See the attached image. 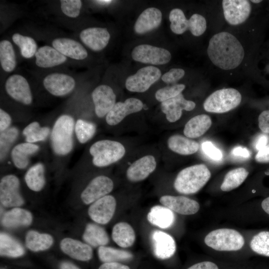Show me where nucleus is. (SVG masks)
<instances>
[{
	"label": "nucleus",
	"mask_w": 269,
	"mask_h": 269,
	"mask_svg": "<svg viewBox=\"0 0 269 269\" xmlns=\"http://www.w3.org/2000/svg\"><path fill=\"white\" fill-rule=\"evenodd\" d=\"M209 60L217 68L230 71L239 67L245 57V48L232 33L221 31L210 39L207 49Z\"/></svg>",
	"instance_id": "1"
},
{
	"label": "nucleus",
	"mask_w": 269,
	"mask_h": 269,
	"mask_svg": "<svg viewBox=\"0 0 269 269\" xmlns=\"http://www.w3.org/2000/svg\"><path fill=\"white\" fill-rule=\"evenodd\" d=\"M75 121L69 114H62L55 120L50 134V144L54 153L59 156L69 154L74 147Z\"/></svg>",
	"instance_id": "2"
},
{
	"label": "nucleus",
	"mask_w": 269,
	"mask_h": 269,
	"mask_svg": "<svg viewBox=\"0 0 269 269\" xmlns=\"http://www.w3.org/2000/svg\"><path fill=\"white\" fill-rule=\"evenodd\" d=\"M210 177V171L205 164L192 165L178 173L174 182V187L181 194H194L207 183Z\"/></svg>",
	"instance_id": "3"
},
{
	"label": "nucleus",
	"mask_w": 269,
	"mask_h": 269,
	"mask_svg": "<svg viewBox=\"0 0 269 269\" xmlns=\"http://www.w3.org/2000/svg\"><path fill=\"white\" fill-rule=\"evenodd\" d=\"M92 163L95 166L104 167L122 159L126 153L124 146L120 142L110 139L96 141L89 148Z\"/></svg>",
	"instance_id": "4"
},
{
	"label": "nucleus",
	"mask_w": 269,
	"mask_h": 269,
	"mask_svg": "<svg viewBox=\"0 0 269 269\" xmlns=\"http://www.w3.org/2000/svg\"><path fill=\"white\" fill-rule=\"evenodd\" d=\"M242 101V95L234 88L218 90L210 94L203 103L204 110L210 113H224L238 107Z\"/></svg>",
	"instance_id": "5"
},
{
	"label": "nucleus",
	"mask_w": 269,
	"mask_h": 269,
	"mask_svg": "<svg viewBox=\"0 0 269 269\" xmlns=\"http://www.w3.org/2000/svg\"><path fill=\"white\" fill-rule=\"evenodd\" d=\"M206 245L220 251H233L240 250L244 245L242 235L235 230L219 229L213 230L204 239Z\"/></svg>",
	"instance_id": "6"
},
{
	"label": "nucleus",
	"mask_w": 269,
	"mask_h": 269,
	"mask_svg": "<svg viewBox=\"0 0 269 269\" xmlns=\"http://www.w3.org/2000/svg\"><path fill=\"white\" fill-rule=\"evenodd\" d=\"M161 75L160 70L156 67H144L138 70L134 74L128 77L125 86L130 92H144L159 80Z\"/></svg>",
	"instance_id": "7"
},
{
	"label": "nucleus",
	"mask_w": 269,
	"mask_h": 269,
	"mask_svg": "<svg viewBox=\"0 0 269 269\" xmlns=\"http://www.w3.org/2000/svg\"><path fill=\"white\" fill-rule=\"evenodd\" d=\"M20 181L14 174L3 176L0 181V201L5 207H18L24 201L20 191Z\"/></svg>",
	"instance_id": "8"
},
{
	"label": "nucleus",
	"mask_w": 269,
	"mask_h": 269,
	"mask_svg": "<svg viewBox=\"0 0 269 269\" xmlns=\"http://www.w3.org/2000/svg\"><path fill=\"white\" fill-rule=\"evenodd\" d=\"M4 88L7 94L14 101L24 105H30L33 95L30 85L22 75L14 74L5 80Z\"/></svg>",
	"instance_id": "9"
},
{
	"label": "nucleus",
	"mask_w": 269,
	"mask_h": 269,
	"mask_svg": "<svg viewBox=\"0 0 269 269\" xmlns=\"http://www.w3.org/2000/svg\"><path fill=\"white\" fill-rule=\"evenodd\" d=\"M42 84L49 94L59 97L70 94L76 87V81L72 76L59 72L47 75L43 78Z\"/></svg>",
	"instance_id": "10"
},
{
	"label": "nucleus",
	"mask_w": 269,
	"mask_h": 269,
	"mask_svg": "<svg viewBox=\"0 0 269 269\" xmlns=\"http://www.w3.org/2000/svg\"><path fill=\"white\" fill-rule=\"evenodd\" d=\"M251 2L247 0H223L222 8L226 21L233 26L246 21L252 12Z\"/></svg>",
	"instance_id": "11"
},
{
	"label": "nucleus",
	"mask_w": 269,
	"mask_h": 269,
	"mask_svg": "<svg viewBox=\"0 0 269 269\" xmlns=\"http://www.w3.org/2000/svg\"><path fill=\"white\" fill-rule=\"evenodd\" d=\"M132 58L137 62L153 65H163L171 59L170 52L163 48L148 44L135 46L132 52Z\"/></svg>",
	"instance_id": "12"
},
{
	"label": "nucleus",
	"mask_w": 269,
	"mask_h": 269,
	"mask_svg": "<svg viewBox=\"0 0 269 269\" xmlns=\"http://www.w3.org/2000/svg\"><path fill=\"white\" fill-rule=\"evenodd\" d=\"M113 188L114 182L110 177L105 175L97 176L82 191L80 195L81 199L86 205L91 204L107 195Z\"/></svg>",
	"instance_id": "13"
},
{
	"label": "nucleus",
	"mask_w": 269,
	"mask_h": 269,
	"mask_svg": "<svg viewBox=\"0 0 269 269\" xmlns=\"http://www.w3.org/2000/svg\"><path fill=\"white\" fill-rule=\"evenodd\" d=\"M115 198L111 195H106L91 204L88 215L95 222L105 225L113 218L116 208Z\"/></svg>",
	"instance_id": "14"
},
{
	"label": "nucleus",
	"mask_w": 269,
	"mask_h": 269,
	"mask_svg": "<svg viewBox=\"0 0 269 269\" xmlns=\"http://www.w3.org/2000/svg\"><path fill=\"white\" fill-rule=\"evenodd\" d=\"M143 107L142 101L135 98H128L124 102H118L106 116V122L109 126H116L126 116L140 111Z\"/></svg>",
	"instance_id": "15"
},
{
	"label": "nucleus",
	"mask_w": 269,
	"mask_h": 269,
	"mask_svg": "<svg viewBox=\"0 0 269 269\" xmlns=\"http://www.w3.org/2000/svg\"><path fill=\"white\" fill-rule=\"evenodd\" d=\"M96 116L102 118L113 108L116 103V96L113 89L107 85H100L92 93Z\"/></svg>",
	"instance_id": "16"
},
{
	"label": "nucleus",
	"mask_w": 269,
	"mask_h": 269,
	"mask_svg": "<svg viewBox=\"0 0 269 269\" xmlns=\"http://www.w3.org/2000/svg\"><path fill=\"white\" fill-rule=\"evenodd\" d=\"M110 34L106 28L90 27L81 30L79 38L82 43L94 51H100L108 44Z\"/></svg>",
	"instance_id": "17"
},
{
	"label": "nucleus",
	"mask_w": 269,
	"mask_h": 269,
	"mask_svg": "<svg viewBox=\"0 0 269 269\" xmlns=\"http://www.w3.org/2000/svg\"><path fill=\"white\" fill-rule=\"evenodd\" d=\"M196 106L195 103L185 99L182 93L176 97L161 103V109L167 120L173 123L181 117L182 111H191Z\"/></svg>",
	"instance_id": "18"
},
{
	"label": "nucleus",
	"mask_w": 269,
	"mask_h": 269,
	"mask_svg": "<svg viewBox=\"0 0 269 269\" xmlns=\"http://www.w3.org/2000/svg\"><path fill=\"white\" fill-rule=\"evenodd\" d=\"M151 241L154 255L160 260L171 258L176 251V244L170 235L159 230L151 234Z\"/></svg>",
	"instance_id": "19"
},
{
	"label": "nucleus",
	"mask_w": 269,
	"mask_h": 269,
	"mask_svg": "<svg viewBox=\"0 0 269 269\" xmlns=\"http://www.w3.org/2000/svg\"><path fill=\"white\" fill-rule=\"evenodd\" d=\"M156 167V161L152 155H144L132 163L126 172L128 179L138 182L146 179Z\"/></svg>",
	"instance_id": "20"
},
{
	"label": "nucleus",
	"mask_w": 269,
	"mask_h": 269,
	"mask_svg": "<svg viewBox=\"0 0 269 269\" xmlns=\"http://www.w3.org/2000/svg\"><path fill=\"white\" fill-rule=\"evenodd\" d=\"M52 46L67 58L83 60L88 56L86 48L80 42L68 37H57L52 41Z\"/></svg>",
	"instance_id": "21"
},
{
	"label": "nucleus",
	"mask_w": 269,
	"mask_h": 269,
	"mask_svg": "<svg viewBox=\"0 0 269 269\" xmlns=\"http://www.w3.org/2000/svg\"><path fill=\"white\" fill-rule=\"evenodd\" d=\"M159 202L171 210L182 215L194 214L200 208L197 201L183 196L164 195L160 198Z\"/></svg>",
	"instance_id": "22"
},
{
	"label": "nucleus",
	"mask_w": 269,
	"mask_h": 269,
	"mask_svg": "<svg viewBox=\"0 0 269 269\" xmlns=\"http://www.w3.org/2000/svg\"><path fill=\"white\" fill-rule=\"evenodd\" d=\"M60 247L64 253L78 261H88L93 257V249L91 246L74 239H63L60 242Z\"/></svg>",
	"instance_id": "23"
},
{
	"label": "nucleus",
	"mask_w": 269,
	"mask_h": 269,
	"mask_svg": "<svg viewBox=\"0 0 269 269\" xmlns=\"http://www.w3.org/2000/svg\"><path fill=\"white\" fill-rule=\"evenodd\" d=\"M35 63L41 68H50L66 63L67 58L52 46L39 47L35 54Z\"/></svg>",
	"instance_id": "24"
},
{
	"label": "nucleus",
	"mask_w": 269,
	"mask_h": 269,
	"mask_svg": "<svg viewBox=\"0 0 269 269\" xmlns=\"http://www.w3.org/2000/svg\"><path fill=\"white\" fill-rule=\"evenodd\" d=\"M40 149L36 143L20 142L15 145L10 150V157L14 166L18 169L26 168L32 156Z\"/></svg>",
	"instance_id": "25"
},
{
	"label": "nucleus",
	"mask_w": 269,
	"mask_h": 269,
	"mask_svg": "<svg viewBox=\"0 0 269 269\" xmlns=\"http://www.w3.org/2000/svg\"><path fill=\"white\" fill-rule=\"evenodd\" d=\"M162 21V13L155 7H149L144 10L137 18L134 25V30L138 34H142L157 28Z\"/></svg>",
	"instance_id": "26"
},
{
	"label": "nucleus",
	"mask_w": 269,
	"mask_h": 269,
	"mask_svg": "<svg viewBox=\"0 0 269 269\" xmlns=\"http://www.w3.org/2000/svg\"><path fill=\"white\" fill-rule=\"evenodd\" d=\"M33 220L29 211L19 207H14L6 212L1 219L2 225L7 228H17L31 225Z\"/></svg>",
	"instance_id": "27"
},
{
	"label": "nucleus",
	"mask_w": 269,
	"mask_h": 269,
	"mask_svg": "<svg viewBox=\"0 0 269 269\" xmlns=\"http://www.w3.org/2000/svg\"><path fill=\"white\" fill-rule=\"evenodd\" d=\"M147 219L153 225L162 229H166L174 224L175 217L170 209L165 206L155 205L148 213Z\"/></svg>",
	"instance_id": "28"
},
{
	"label": "nucleus",
	"mask_w": 269,
	"mask_h": 269,
	"mask_svg": "<svg viewBox=\"0 0 269 269\" xmlns=\"http://www.w3.org/2000/svg\"><path fill=\"white\" fill-rule=\"evenodd\" d=\"M211 125L212 121L209 116L205 114L198 115L187 122L183 133L188 138H197L204 134Z\"/></svg>",
	"instance_id": "29"
},
{
	"label": "nucleus",
	"mask_w": 269,
	"mask_h": 269,
	"mask_svg": "<svg viewBox=\"0 0 269 269\" xmlns=\"http://www.w3.org/2000/svg\"><path fill=\"white\" fill-rule=\"evenodd\" d=\"M167 145L171 151L184 155L194 154L199 148L197 142L179 134L170 136L167 140Z\"/></svg>",
	"instance_id": "30"
},
{
	"label": "nucleus",
	"mask_w": 269,
	"mask_h": 269,
	"mask_svg": "<svg viewBox=\"0 0 269 269\" xmlns=\"http://www.w3.org/2000/svg\"><path fill=\"white\" fill-rule=\"evenodd\" d=\"M45 169L44 164L37 162L26 171L24 180L28 188L34 192L43 189L46 183Z\"/></svg>",
	"instance_id": "31"
},
{
	"label": "nucleus",
	"mask_w": 269,
	"mask_h": 269,
	"mask_svg": "<svg viewBox=\"0 0 269 269\" xmlns=\"http://www.w3.org/2000/svg\"><path fill=\"white\" fill-rule=\"evenodd\" d=\"M113 240L120 247L128 248L135 242V234L133 227L126 222H119L113 228Z\"/></svg>",
	"instance_id": "32"
},
{
	"label": "nucleus",
	"mask_w": 269,
	"mask_h": 269,
	"mask_svg": "<svg viewBox=\"0 0 269 269\" xmlns=\"http://www.w3.org/2000/svg\"><path fill=\"white\" fill-rule=\"evenodd\" d=\"M26 247L34 252L45 251L53 245V237L47 233H40L34 230L28 231L25 236Z\"/></svg>",
	"instance_id": "33"
},
{
	"label": "nucleus",
	"mask_w": 269,
	"mask_h": 269,
	"mask_svg": "<svg viewBox=\"0 0 269 269\" xmlns=\"http://www.w3.org/2000/svg\"><path fill=\"white\" fill-rule=\"evenodd\" d=\"M82 238L86 243L93 247L105 246L109 242V237L105 230L93 223L86 225Z\"/></svg>",
	"instance_id": "34"
},
{
	"label": "nucleus",
	"mask_w": 269,
	"mask_h": 269,
	"mask_svg": "<svg viewBox=\"0 0 269 269\" xmlns=\"http://www.w3.org/2000/svg\"><path fill=\"white\" fill-rule=\"evenodd\" d=\"M25 253L21 244L10 235L1 232L0 234V254L1 256L18 258Z\"/></svg>",
	"instance_id": "35"
},
{
	"label": "nucleus",
	"mask_w": 269,
	"mask_h": 269,
	"mask_svg": "<svg viewBox=\"0 0 269 269\" xmlns=\"http://www.w3.org/2000/svg\"><path fill=\"white\" fill-rule=\"evenodd\" d=\"M0 64L2 70L7 73L14 71L17 65L14 47L7 39L0 41Z\"/></svg>",
	"instance_id": "36"
},
{
	"label": "nucleus",
	"mask_w": 269,
	"mask_h": 269,
	"mask_svg": "<svg viewBox=\"0 0 269 269\" xmlns=\"http://www.w3.org/2000/svg\"><path fill=\"white\" fill-rule=\"evenodd\" d=\"M51 130L48 127H41L37 121H33L22 130V134L26 142L36 143L44 141L50 135Z\"/></svg>",
	"instance_id": "37"
},
{
	"label": "nucleus",
	"mask_w": 269,
	"mask_h": 269,
	"mask_svg": "<svg viewBox=\"0 0 269 269\" xmlns=\"http://www.w3.org/2000/svg\"><path fill=\"white\" fill-rule=\"evenodd\" d=\"M11 38L13 42L18 47L23 58L30 59L34 57L38 48L33 38L19 33H14Z\"/></svg>",
	"instance_id": "38"
},
{
	"label": "nucleus",
	"mask_w": 269,
	"mask_h": 269,
	"mask_svg": "<svg viewBox=\"0 0 269 269\" xmlns=\"http://www.w3.org/2000/svg\"><path fill=\"white\" fill-rule=\"evenodd\" d=\"M98 254L99 259L104 263L127 261L133 258L130 252L105 246L98 248Z\"/></svg>",
	"instance_id": "39"
},
{
	"label": "nucleus",
	"mask_w": 269,
	"mask_h": 269,
	"mask_svg": "<svg viewBox=\"0 0 269 269\" xmlns=\"http://www.w3.org/2000/svg\"><path fill=\"white\" fill-rule=\"evenodd\" d=\"M248 171L243 167L229 171L225 175L221 185L223 191H230L239 187L247 177Z\"/></svg>",
	"instance_id": "40"
},
{
	"label": "nucleus",
	"mask_w": 269,
	"mask_h": 269,
	"mask_svg": "<svg viewBox=\"0 0 269 269\" xmlns=\"http://www.w3.org/2000/svg\"><path fill=\"white\" fill-rule=\"evenodd\" d=\"M96 130V125L93 122L82 119H79L75 121L74 134L81 144L85 143L92 139Z\"/></svg>",
	"instance_id": "41"
},
{
	"label": "nucleus",
	"mask_w": 269,
	"mask_h": 269,
	"mask_svg": "<svg viewBox=\"0 0 269 269\" xmlns=\"http://www.w3.org/2000/svg\"><path fill=\"white\" fill-rule=\"evenodd\" d=\"M171 31L176 34H182L188 30L189 21L183 10L178 8L172 9L169 14Z\"/></svg>",
	"instance_id": "42"
},
{
	"label": "nucleus",
	"mask_w": 269,
	"mask_h": 269,
	"mask_svg": "<svg viewBox=\"0 0 269 269\" xmlns=\"http://www.w3.org/2000/svg\"><path fill=\"white\" fill-rule=\"evenodd\" d=\"M19 134V132L18 128L13 126H11L5 131L0 133V161H3L5 158L6 155L9 151L11 146L17 139Z\"/></svg>",
	"instance_id": "43"
},
{
	"label": "nucleus",
	"mask_w": 269,
	"mask_h": 269,
	"mask_svg": "<svg viewBox=\"0 0 269 269\" xmlns=\"http://www.w3.org/2000/svg\"><path fill=\"white\" fill-rule=\"evenodd\" d=\"M250 246L255 253L269 257V231H262L254 236Z\"/></svg>",
	"instance_id": "44"
},
{
	"label": "nucleus",
	"mask_w": 269,
	"mask_h": 269,
	"mask_svg": "<svg viewBox=\"0 0 269 269\" xmlns=\"http://www.w3.org/2000/svg\"><path fill=\"white\" fill-rule=\"evenodd\" d=\"M185 88V85L182 84L166 86L158 89L155 94V97L161 103L176 97L182 93Z\"/></svg>",
	"instance_id": "45"
},
{
	"label": "nucleus",
	"mask_w": 269,
	"mask_h": 269,
	"mask_svg": "<svg viewBox=\"0 0 269 269\" xmlns=\"http://www.w3.org/2000/svg\"><path fill=\"white\" fill-rule=\"evenodd\" d=\"M188 21V30L193 35L199 37L204 34L206 30L207 21L203 15L199 13H194Z\"/></svg>",
	"instance_id": "46"
},
{
	"label": "nucleus",
	"mask_w": 269,
	"mask_h": 269,
	"mask_svg": "<svg viewBox=\"0 0 269 269\" xmlns=\"http://www.w3.org/2000/svg\"><path fill=\"white\" fill-rule=\"evenodd\" d=\"M62 13L67 17L76 18L80 14L82 1L80 0H62L60 1Z\"/></svg>",
	"instance_id": "47"
},
{
	"label": "nucleus",
	"mask_w": 269,
	"mask_h": 269,
	"mask_svg": "<svg viewBox=\"0 0 269 269\" xmlns=\"http://www.w3.org/2000/svg\"><path fill=\"white\" fill-rule=\"evenodd\" d=\"M185 75V71L181 68H172L164 73L162 80L167 84L175 83L182 79Z\"/></svg>",
	"instance_id": "48"
},
{
	"label": "nucleus",
	"mask_w": 269,
	"mask_h": 269,
	"mask_svg": "<svg viewBox=\"0 0 269 269\" xmlns=\"http://www.w3.org/2000/svg\"><path fill=\"white\" fill-rule=\"evenodd\" d=\"M202 148L203 152L210 158L215 160H219L222 158L223 154L221 150L211 141H204L202 144Z\"/></svg>",
	"instance_id": "49"
},
{
	"label": "nucleus",
	"mask_w": 269,
	"mask_h": 269,
	"mask_svg": "<svg viewBox=\"0 0 269 269\" xmlns=\"http://www.w3.org/2000/svg\"><path fill=\"white\" fill-rule=\"evenodd\" d=\"M12 119L10 115L3 109H0V132H3L11 127Z\"/></svg>",
	"instance_id": "50"
},
{
	"label": "nucleus",
	"mask_w": 269,
	"mask_h": 269,
	"mask_svg": "<svg viewBox=\"0 0 269 269\" xmlns=\"http://www.w3.org/2000/svg\"><path fill=\"white\" fill-rule=\"evenodd\" d=\"M259 127L265 134H269V110L263 111L259 116Z\"/></svg>",
	"instance_id": "51"
},
{
	"label": "nucleus",
	"mask_w": 269,
	"mask_h": 269,
	"mask_svg": "<svg viewBox=\"0 0 269 269\" xmlns=\"http://www.w3.org/2000/svg\"><path fill=\"white\" fill-rule=\"evenodd\" d=\"M255 159L259 162H269V144L258 151Z\"/></svg>",
	"instance_id": "52"
},
{
	"label": "nucleus",
	"mask_w": 269,
	"mask_h": 269,
	"mask_svg": "<svg viewBox=\"0 0 269 269\" xmlns=\"http://www.w3.org/2000/svg\"><path fill=\"white\" fill-rule=\"evenodd\" d=\"M187 269H219L218 266L211 262H202L191 266Z\"/></svg>",
	"instance_id": "53"
},
{
	"label": "nucleus",
	"mask_w": 269,
	"mask_h": 269,
	"mask_svg": "<svg viewBox=\"0 0 269 269\" xmlns=\"http://www.w3.org/2000/svg\"><path fill=\"white\" fill-rule=\"evenodd\" d=\"M98 269H130L125 265L118 262L104 263L101 265Z\"/></svg>",
	"instance_id": "54"
},
{
	"label": "nucleus",
	"mask_w": 269,
	"mask_h": 269,
	"mask_svg": "<svg viewBox=\"0 0 269 269\" xmlns=\"http://www.w3.org/2000/svg\"><path fill=\"white\" fill-rule=\"evenodd\" d=\"M231 153L235 156H241L244 158H249L251 156L249 150L247 148L241 146L235 147L232 150Z\"/></svg>",
	"instance_id": "55"
},
{
	"label": "nucleus",
	"mask_w": 269,
	"mask_h": 269,
	"mask_svg": "<svg viewBox=\"0 0 269 269\" xmlns=\"http://www.w3.org/2000/svg\"><path fill=\"white\" fill-rule=\"evenodd\" d=\"M269 140V136L265 134H262L258 137L256 143L255 147L257 150H260L267 145Z\"/></svg>",
	"instance_id": "56"
},
{
	"label": "nucleus",
	"mask_w": 269,
	"mask_h": 269,
	"mask_svg": "<svg viewBox=\"0 0 269 269\" xmlns=\"http://www.w3.org/2000/svg\"><path fill=\"white\" fill-rule=\"evenodd\" d=\"M60 269H80L79 267L68 262H63L60 266Z\"/></svg>",
	"instance_id": "57"
},
{
	"label": "nucleus",
	"mask_w": 269,
	"mask_h": 269,
	"mask_svg": "<svg viewBox=\"0 0 269 269\" xmlns=\"http://www.w3.org/2000/svg\"><path fill=\"white\" fill-rule=\"evenodd\" d=\"M262 207L264 211L269 215V197L265 199L262 203Z\"/></svg>",
	"instance_id": "58"
},
{
	"label": "nucleus",
	"mask_w": 269,
	"mask_h": 269,
	"mask_svg": "<svg viewBox=\"0 0 269 269\" xmlns=\"http://www.w3.org/2000/svg\"><path fill=\"white\" fill-rule=\"evenodd\" d=\"M113 1L110 0H95L94 2L101 5H107L110 4Z\"/></svg>",
	"instance_id": "59"
},
{
	"label": "nucleus",
	"mask_w": 269,
	"mask_h": 269,
	"mask_svg": "<svg viewBox=\"0 0 269 269\" xmlns=\"http://www.w3.org/2000/svg\"><path fill=\"white\" fill-rule=\"evenodd\" d=\"M251 2H253L254 3H259L262 1V0H250Z\"/></svg>",
	"instance_id": "60"
}]
</instances>
